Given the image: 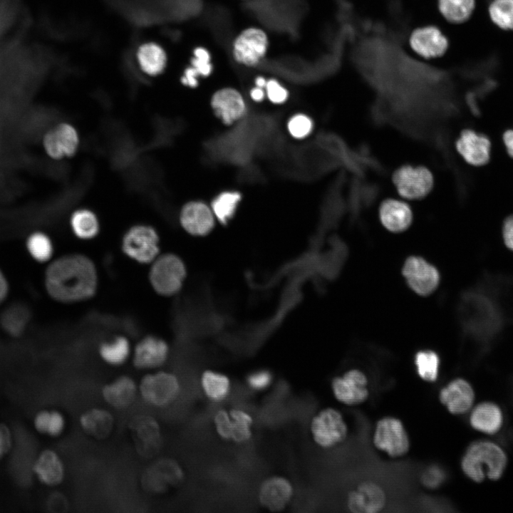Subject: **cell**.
Returning a JSON list of instances; mask_svg holds the SVG:
<instances>
[{
	"label": "cell",
	"mask_w": 513,
	"mask_h": 513,
	"mask_svg": "<svg viewBox=\"0 0 513 513\" xmlns=\"http://www.w3.org/2000/svg\"><path fill=\"white\" fill-rule=\"evenodd\" d=\"M273 373L268 369L250 372L245 378L246 385L252 391L259 393L267 390L273 383Z\"/></svg>",
	"instance_id": "74e56055"
},
{
	"label": "cell",
	"mask_w": 513,
	"mask_h": 513,
	"mask_svg": "<svg viewBox=\"0 0 513 513\" xmlns=\"http://www.w3.org/2000/svg\"><path fill=\"white\" fill-rule=\"evenodd\" d=\"M139 388L142 398L147 403L162 407L176 399L180 387L175 375L160 371L145 375L140 381Z\"/></svg>",
	"instance_id": "8fae6325"
},
{
	"label": "cell",
	"mask_w": 513,
	"mask_h": 513,
	"mask_svg": "<svg viewBox=\"0 0 513 513\" xmlns=\"http://www.w3.org/2000/svg\"><path fill=\"white\" fill-rule=\"evenodd\" d=\"M160 237L156 229L148 224H139L124 234L121 248L124 254L140 264H151L160 254Z\"/></svg>",
	"instance_id": "ba28073f"
},
{
	"label": "cell",
	"mask_w": 513,
	"mask_h": 513,
	"mask_svg": "<svg viewBox=\"0 0 513 513\" xmlns=\"http://www.w3.org/2000/svg\"><path fill=\"white\" fill-rule=\"evenodd\" d=\"M80 421L85 432L97 439L106 437L113 430L114 423L113 418L109 412L98 408L85 412Z\"/></svg>",
	"instance_id": "83f0119b"
},
{
	"label": "cell",
	"mask_w": 513,
	"mask_h": 513,
	"mask_svg": "<svg viewBox=\"0 0 513 513\" xmlns=\"http://www.w3.org/2000/svg\"><path fill=\"white\" fill-rule=\"evenodd\" d=\"M469 423L471 427L483 433H496L503 423L500 408L492 402H482L470 410Z\"/></svg>",
	"instance_id": "cb8c5ba5"
},
{
	"label": "cell",
	"mask_w": 513,
	"mask_h": 513,
	"mask_svg": "<svg viewBox=\"0 0 513 513\" xmlns=\"http://www.w3.org/2000/svg\"><path fill=\"white\" fill-rule=\"evenodd\" d=\"M199 78L200 77L197 73L190 66H188L184 70L180 80L184 86L194 88L199 84Z\"/></svg>",
	"instance_id": "c3c4849f"
},
{
	"label": "cell",
	"mask_w": 513,
	"mask_h": 513,
	"mask_svg": "<svg viewBox=\"0 0 513 513\" xmlns=\"http://www.w3.org/2000/svg\"><path fill=\"white\" fill-rule=\"evenodd\" d=\"M368 379L359 369H351L332 378L331 388L335 399L346 405H358L370 395Z\"/></svg>",
	"instance_id": "9c48e42d"
},
{
	"label": "cell",
	"mask_w": 513,
	"mask_h": 513,
	"mask_svg": "<svg viewBox=\"0 0 513 513\" xmlns=\"http://www.w3.org/2000/svg\"><path fill=\"white\" fill-rule=\"evenodd\" d=\"M190 66L200 77L206 78L210 76L214 68L210 51L202 46L195 47L192 51Z\"/></svg>",
	"instance_id": "8d00e7d4"
},
{
	"label": "cell",
	"mask_w": 513,
	"mask_h": 513,
	"mask_svg": "<svg viewBox=\"0 0 513 513\" xmlns=\"http://www.w3.org/2000/svg\"><path fill=\"white\" fill-rule=\"evenodd\" d=\"M150 264L149 281L157 294L172 296L180 291L187 271L180 256L173 253L159 254Z\"/></svg>",
	"instance_id": "277c9868"
},
{
	"label": "cell",
	"mask_w": 513,
	"mask_h": 513,
	"mask_svg": "<svg viewBox=\"0 0 513 513\" xmlns=\"http://www.w3.org/2000/svg\"><path fill=\"white\" fill-rule=\"evenodd\" d=\"M418 375L428 383H435L439 376L440 358L431 350L416 353L414 358Z\"/></svg>",
	"instance_id": "4dcf8cb0"
},
{
	"label": "cell",
	"mask_w": 513,
	"mask_h": 513,
	"mask_svg": "<svg viewBox=\"0 0 513 513\" xmlns=\"http://www.w3.org/2000/svg\"><path fill=\"white\" fill-rule=\"evenodd\" d=\"M240 195L236 192H225L219 195L212 203L214 215L222 222H227L234 214Z\"/></svg>",
	"instance_id": "d590c367"
},
{
	"label": "cell",
	"mask_w": 513,
	"mask_h": 513,
	"mask_svg": "<svg viewBox=\"0 0 513 513\" xmlns=\"http://www.w3.org/2000/svg\"><path fill=\"white\" fill-rule=\"evenodd\" d=\"M130 353V346L126 337L118 336L113 341L103 343L99 348V353L103 361L110 365L123 364Z\"/></svg>",
	"instance_id": "1f68e13d"
},
{
	"label": "cell",
	"mask_w": 513,
	"mask_h": 513,
	"mask_svg": "<svg viewBox=\"0 0 513 513\" xmlns=\"http://www.w3.org/2000/svg\"><path fill=\"white\" fill-rule=\"evenodd\" d=\"M13 446V435L10 428L5 424H0V447L4 455L7 454Z\"/></svg>",
	"instance_id": "f6af8a7d"
},
{
	"label": "cell",
	"mask_w": 513,
	"mask_h": 513,
	"mask_svg": "<svg viewBox=\"0 0 513 513\" xmlns=\"http://www.w3.org/2000/svg\"><path fill=\"white\" fill-rule=\"evenodd\" d=\"M488 11L492 21L504 30H513V0H491Z\"/></svg>",
	"instance_id": "836d02e7"
},
{
	"label": "cell",
	"mask_w": 513,
	"mask_h": 513,
	"mask_svg": "<svg viewBox=\"0 0 513 513\" xmlns=\"http://www.w3.org/2000/svg\"><path fill=\"white\" fill-rule=\"evenodd\" d=\"M70 226L74 235L80 239L95 238L100 230L97 215L90 209L81 208L75 210L70 218Z\"/></svg>",
	"instance_id": "f1b7e54d"
},
{
	"label": "cell",
	"mask_w": 513,
	"mask_h": 513,
	"mask_svg": "<svg viewBox=\"0 0 513 513\" xmlns=\"http://www.w3.org/2000/svg\"><path fill=\"white\" fill-rule=\"evenodd\" d=\"M456 149L469 164L481 166L490 159L491 142L484 134L472 129L462 130L456 140Z\"/></svg>",
	"instance_id": "ac0fdd59"
},
{
	"label": "cell",
	"mask_w": 513,
	"mask_h": 513,
	"mask_svg": "<svg viewBox=\"0 0 513 513\" xmlns=\"http://www.w3.org/2000/svg\"><path fill=\"white\" fill-rule=\"evenodd\" d=\"M211 104L215 113L226 124H231L241 118L246 110L242 94L230 87L217 90L212 97Z\"/></svg>",
	"instance_id": "44dd1931"
},
{
	"label": "cell",
	"mask_w": 513,
	"mask_h": 513,
	"mask_svg": "<svg viewBox=\"0 0 513 513\" xmlns=\"http://www.w3.org/2000/svg\"><path fill=\"white\" fill-rule=\"evenodd\" d=\"M33 471L38 480L48 486L59 484L64 477V467L58 454L49 449L40 452L36 457Z\"/></svg>",
	"instance_id": "603a6c76"
},
{
	"label": "cell",
	"mask_w": 513,
	"mask_h": 513,
	"mask_svg": "<svg viewBox=\"0 0 513 513\" xmlns=\"http://www.w3.org/2000/svg\"><path fill=\"white\" fill-rule=\"evenodd\" d=\"M445 477L443 470L437 466L432 465L424 471L421 480L426 487L435 489L442 484Z\"/></svg>",
	"instance_id": "7bdbcfd3"
},
{
	"label": "cell",
	"mask_w": 513,
	"mask_h": 513,
	"mask_svg": "<svg viewBox=\"0 0 513 513\" xmlns=\"http://www.w3.org/2000/svg\"><path fill=\"white\" fill-rule=\"evenodd\" d=\"M266 82L267 79L262 76H257L254 80L255 86L262 88H265Z\"/></svg>",
	"instance_id": "816d5d0a"
},
{
	"label": "cell",
	"mask_w": 513,
	"mask_h": 513,
	"mask_svg": "<svg viewBox=\"0 0 513 513\" xmlns=\"http://www.w3.org/2000/svg\"><path fill=\"white\" fill-rule=\"evenodd\" d=\"M264 89L266 96L274 103H282L289 97L288 90L275 78L267 79Z\"/></svg>",
	"instance_id": "b9f144b4"
},
{
	"label": "cell",
	"mask_w": 513,
	"mask_h": 513,
	"mask_svg": "<svg viewBox=\"0 0 513 513\" xmlns=\"http://www.w3.org/2000/svg\"><path fill=\"white\" fill-rule=\"evenodd\" d=\"M502 237L506 247L513 251V214L507 217L503 222Z\"/></svg>",
	"instance_id": "bcb514c9"
},
{
	"label": "cell",
	"mask_w": 513,
	"mask_h": 513,
	"mask_svg": "<svg viewBox=\"0 0 513 513\" xmlns=\"http://www.w3.org/2000/svg\"><path fill=\"white\" fill-rule=\"evenodd\" d=\"M64 418L58 411H51L47 434L51 436H57L63 430Z\"/></svg>",
	"instance_id": "ee69618b"
},
{
	"label": "cell",
	"mask_w": 513,
	"mask_h": 513,
	"mask_svg": "<svg viewBox=\"0 0 513 513\" xmlns=\"http://www.w3.org/2000/svg\"><path fill=\"white\" fill-rule=\"evenodd\" d=\"M4 455H5L4 454V452H2V450H1V447H0V459H1V457H4Z\"/></svg>",
	"instance_id": "f5cc1de1"
},
{
	"label": "cell",
	"mask_w": 513,
	"mask_h": 513,
	"mask_svg": "<svg viewBox=\"0 0 513 513\" xmlns=\"http://www.w3.org/2000/svg\"><path fill=\"white\" fill-rule=\"evenodd\" d=\"M393 181L398 193L410 200L425 197L433 186L432 173L423 166H402L393 173Z\"/></svg>",
	"instance_id": "30bf717a"
},
{
	"label": "cell",
	"mask_w": 513,
	"mask_h": 513,
	"mask_svg": "<svg viewBox=\"0 0 513 513\" xmlns=\"http://www.w3.org/2000/svg\"><path fill=\"white\" fill-rule=\"evenodd\" d=\"M294 493L291 482L286 477L274 475L260 484L257 498L260 505L272 512L284 511L290 504Z\"/></svg>",
	"instance_id": "7c38bea8"
},
{
	"label": "cell",
	"mask_w": 513,
	"mask_h": 513,
	"mask_svg": "<svg viewBox=\"0 0 513 513\" xmlns=\"http://www.w3.org/2000/svg\"><path fill=\"white\" fill-rule=\"evenodd\" d=\"M228 411L233 423L232 441L238 444L248 442L252 437L254 421L252 415L239 408H232Z\"/></svg>",
	"instance_id": "d6a6232c"
},
{
	"label": "cell",
	"mask_w": 513,
	"mask_h": 513,
	"mask_svg": "<svg viewBox=\"0 0 513 513\" xmlns=\"http://www.w3.org/2000/svg\"><path fill=\"white\" fill-rule=\"evenodd\" d=\"M51 411L41 410L38 412L33 420L35 429L40 433L47 434Z\"/></svg>",
	"instance_id": "7dc6e473"
},
{
	"label": "cell",
	"mask_w": 513,
	"mask_h": 513,
	"mask_svg": "<svg viewBox=\"0 0 513 513\" xmlns=\"http://www.w3.org/2000/svg\"><path fill=\"white\" fill-rule=\"evenodd\" d=\"M212 210L198 201H192L185 204L180 213V222L182 227L194 236H203L208 234L214 227V219Z\"/></svg>",
	"instance_id": "d6986e66"
},
{
	"label": "cell",
	"mask_w": 513,
	"mask_h": 513,
	"mask_svg": "<svg viewBox=\"0 0 513 513\" xmlns=\"http://www.w3.org/2000/svg\"><path fill=\"white\" fill-rule=\"evenodd\" d=\"M136 61L145 75L155 77L163 73L167 63L165 48L159 43L147 41L140 44L135 53Z\"/></svg>",
	"instance_id": "7402d4cb"
},
{
	"label": "cell",
	"mask_w": 513,
	"mask_h": 513,
	"mask_svg": "<svg viewBox=\"0 0 513 513\" xmlns=\"http://www.w3.org/2000/svg\"><path fill=\"white\" fill-rule=\"evenodd\" d=\"M387 502L384 489L378 483L366 480L351 490L346 499L348 509L353 513H378Z\"/></svg>",
	"instance_id": "5bb4252c"
},
{
	"label": "cell",
	"mask_w": 513,
	"mask_h": 513,
	"mask_svg": "<svg viewBox=\"0 0 513 513\" xmlns=\"http://www.w3.org/2000/svg\"><path fill=\"white\" fill-rule=\"evenodd\" d=\"M135 431L137 437L139 438L144 444H151L155 442V440L159 437V429L155 421L152 419L147 418L142 420H138L135 423Z\"/></svg>",
	"instance_id": "60d3db41"
},
{
	"label": "cell",
	"mask_w": 513,
	"mask_h": 513,
	"mask_svg": "<svg viewBox=\"0 0 513 513\" xmlns=\"http://www.w3.org/2000/svg\"><path fill=\"white\" fill-rule=\"evenodd\" d=\"M403 274L409 286L421 296L430 294L437 286V270L419 256H410L405 262Z\"/></svg>",
	"instance_id": "9a60e30c"
},
{
	"label": "cell",
	"mask_w": 513,
	"mask_h": 513,
	"mask_svg": "<svg viewBox=\"0 0 513 513\" xmlns=\"http://www.w3.org/2000/svg\"><path fill=\"white\" fill-rule=\"evenodd\" d=\"M409 43L415 53L426 59L443 56L449 46L447 36L434 25H426L413 30Z\"/></svg>",
	"instance_id": "2e32d148"
},
{
	"label": "cell",
	"mask_w": 513,
	"mask_h": 513,
	"mask_svg": "<svg viewBox=\"0 0 513 513\" xmlns=\"http://www.w3.org/2000/svg\"><path fill=\"white\" fill-rule=\"evenodd\" d=\"M46 286L50 296L62 303H76L92 298L98 288V272L88 256L63 255L48 266Z\"/></svg>",
	"instance_id": "6da1fadb"
},
{
	"label": "cell",
	"mask_w": 513,
	"mask_h": 513,
	"mask_svg": "<svg viewBox=\"0 0 513 513\" xmlns=\"http://www.w3.org/2000/svg\"><path fill=\"white\" fill-rule=\"evenodd\" d=\"M504 451L494 442L477 440L468 445L460 461L467 477L481 482L486 477L496 480L501 477L507 465Z\"/></svg>",
	"instance_id": "3957f363"
},
{
	"label": "cell",
	"mask_w": 513,
	"mask_h": 513,
	"mask_svg": "<svg viewBox=\"0 0 513 513\" xmlns=\"http://www.w3.org/2000/svg\"><path fill=\"white\" fill-rule=\"evenodd\" d=\"M167 342L155 336H146L135 346L133 364L138 368H153L163 364L168 356Z\"/></svg>",
	"instance_id": "ffe728a7"
},
{
	"label": "cell",
	"mask_w": 513,
	"mask_h": 513,
	"mask_svg": "<svg viewBox=\"0 0 513 513\" xmlns=\"http://www.w3.org/2000/svg\"><path fill=\"white\" fill-rule=\"evenodd\" d=\"M30 255L37 261H48L53 252V246L50 237L45 233L37 232L31 234L26 242Z\"/></svg>",
	"instance_id": "e575fe53"
},
{
	"label": "cell",
	"mask_w": 513,
	"mask_h": 513,
	"mask_svg": "<svg viewBox=\"0 0 513 513\" xmlns=\"http://www.w3.org/2000/svg\"><path fill=\"white\" fill-rule=\"evenodd\" d=\"M200 385L206 398L213 403H221L230 394L232 383L224 373L213 370H204L200 378Z\"/></svg>",
	"instance_id": "4316f807"
},
{
	"label": "cell",
	"mask_w": 513,
	"mask_h": 513,
	"mask_svg": "<svg viewBox=\"0 0 513 513\" xmlns=\"http://www.w3.org/2000/svg\"><path fill=\"white\" fill-rule=\"evenodd\" d=\"M438 10L449 22L462 24L472 16L475 0H437Z\"/></svg>",
	"instance_id": "f546056e"
},
{
	"label": "cell",
	"mask_w": 513,
	"mask_h": 513,
	"mask_svg": "<svg viewBox=\"0 0 513 513\" xmlns=\"http://www.w3.org/2000/svg\"><path fill=\"white\" fill-rule=\"evenodd\" d=\"M312 128V120L304 114L293 116L288 123V130L290 134L296 138L306 137L311 132Z\"/></svg>",
	"instance_id": "ab89813d"
},
{
	"label": "cell",
	"mask_w": 513,
	"mask_h": 513,
	"mask_svg": "<svg viewBox=\"0 0 513 513\" xmlns=\"http://www.w3.org/2000/svg\"><path fill=\"white\" fill-rule=\"evenodd\" d=\"M46 154L52 159L61 160L73 156L80 145L76 128L71 123H61L48 130L43 138Z\"/></svg>",
	"instance_id": "4fadbf2b"
},
{
	"label": "cell",
	"mask_w": 513,
	"mask_h": 513,
	"mask_svg": "<svg viewBox=\"0 0 513 513\" xmlns=\"http://www.w3.org/2000/svg\"><path fill=\"white\" fill-rule=\"evenodd\" d=\"M213 423L215 431L221 439L232 441L233 423L228 410H217L213 416Z\"/></svg>",
	"instance_id": "f35d334b"
},
{
	"label": "cell",
	"mask_w": 513,
	"mask_h": 513,
	"mask_svg": "<svg viewBox=\"0 0 513 513\" xmlns=\"http://www.w3.org/2000/svg\"><path fill=\"white\" fill-rule=\"evenodd\" d=\"M314 442L322 449H331L343 442L348 428L343 414L336 408L326 407L315 414L309 424Z\"/></svg>",
	"instance_id": "5b68a950"
},
{
	"label": "cell",
	"mask_w": 513,
	"mask_h": 513,
	"mask_svg": "<svg viewBox=\"0 0 513 513\" xmlns=\"http://www.w3.org/2000/svg\"><path fill=\"white\" fill-rule=\"evenodd\" d=\"M464 303L465 326L470 334L482 341L495 337L502 329L503 317L494 298L477 290L467 294Z\"/></svg>",
	"instance_id": "7a4b0ae2"
},
{
	"label": "cell",
	"mask_w": 513,
	"mask_h": 513,
	"mask_svg": "<svg viewBox=\"0 0 513 513\" xmlns=\"http://www.w3.org/2000/svg\"><path fill=\"white\" fill-rule=\"evenodd\" d=\"M374 447L393 458L405 455L410 449V439L403 421L395 416H384L375 423L373 435Z\"/></svg>",
	"instance_id": "52a82bcc"
},
{
	"label": "cell",
	"mask_w": 513,
	"mask_h": 513,
	"mask_svg": "<svg viewBox=\"0 0 513 513\" xmlns=\"http://www.w3.org/2000/svg\"><path fill=\"white\" fill-rule=\"evenodd\" d=\"M137 387L134 380L128 376H121L103 388V396L110 405L123 408L134 400Z\"/></svg>",
	"instance_id": "484cf974"
},
{
	"label": "cell",
	"mask_w": 513,
	"mask_h": 513,
	"mask_svg": "<svg viewBox=\"0 0 513 513\" xmlns=\"http://www.w3.org/2000/svg\"><path fill=\"white\" fill-rule=\"evenodd\" d=\"M269 47L267 33L262 28L249 26L241 31L232 41V57L241 66L254 68L262 62Z\"/></svg>",
	"instance_id": "8992f818"
},
{
	"label": "cell",
	"mask_w": 513,
	"mask_h": 513,
	"mask_svg": "<svg viewBox=\"0 0 513 513\" xmlns=\"http://www.w3.org/2000/svg\"><path fill=\"white\" fill-rule=\"evenodd\" d=\"M379 217L383 225L393 232L406 229L412 222V212L405 202L389 199L383 201L379 209Z\"/></svg>",
	"instance_id": "d4e9b609"
},
{
	"label": "cell",
	"mask_w": 513,
	"mask_h": 513,
	"mask_svg": "<svg viewBox=\"0 0 513 513\" xmlns=\"http://www.w3.org/2000/svg\"><path fill=\"white\" fill-rule=\"evenodd\" d=\"M266 96L265 89L254 86L250 90V97L256 102L261 101Z\"/></svg>",
	"instance_id": "f907efd6"
},
{
	"label": "cell",
	"mask_w": 513,
	"mask_h": 513,
	"mask_svg": "<svg viewBox=\"0 0 513 513\" xmlns=\"http://www.w3.org/2000/svg\"><path fill=\"white\" fill-rule=\"evenodd\" d=\"M502 140L507 153L513 158V129H509L503 133Z\"/></svg>",
	"instance_id": "681fc988"
},
{
	"label": "cell",
	"mask_w": 513,
	"mask_h": 513,
	"mask_svg": "<svg viewBox=\"0 0 513 513\" xmlns=\"http://www.w3.org/2000/svg\"><path fill=\"white\" fill-rule=\"evenodd\" d=\"M438 400L450 413L463 415L472 408L475 400L474 389L467 380L457 378L440 388Z\"/></svg>",
	"instance_id": "e0dca14e"
}]
</instances>
